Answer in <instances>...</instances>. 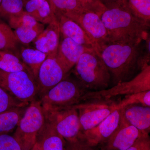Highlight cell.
I'll list each match as a JSON object with an SVG mask.
<instances>
[{"mask_svg": "<svg viewBox=\"0 0 150 150\" xmlns=\"http://www.w3.org/2000/svg\"><path fill=\"white\" fill-rule=\"evenodd\" d=\"M144 41L108 42L97 49L114 84L130 80L141 70Z\"/></svg>", "mask_w": 150, "mask_h": 150, "instance_id": "1", "label": "cell"}, {"mask_svg": "<svg viewBox=\"0 0 150 150\" xmlns=\"http://www.w3.org/2000/svg\"><path fill=\"white\" fill-rule=\"evenodd\" d=\"M99 16L107 30L108 42L145 40L149 35L150 25L134 15L125 1L106 7Z\"/></svg>", "mask_w": 150, "mask_h": 150, "instance_id": "2", "label": "cell"}, {"mask_svg": "<svg viewBox=\"0 0 150 150\" xmlns=\"http://www.w3.org/2000/svg\"><path fill=\"white\" fill-rule=\"evenodd\" d=\"M73 68L77 79L87 91L102 90L109 85L111 79L110 73L93 48L85 51Z\"/></svg>", "mask_w": 150, "mask_h": 150, "instance_id": "3", "label": "cell"}, {"mask_svg": "<svg viewBox=\"0 0 150 150\" xmlns=\"http://www.w3.org/2000/svg\"><path fill=\"white\" fill-rule=\"evenodd\" d=\"M88 91L77 79L68 75L40 97L43 112L65 109L80 103Z\"/></svg>", "mask_w": 150, "mask_h": 150, "instance_id": "4", "label": "cell"}, {"mask_svg": "<svg viewBox=\"0 0 150 150\" xmlns=\"http://www.w3.org/2000/svg\"><path fill=\"white\" fill-rule=\"evenodd\" d=\"M45 120L40 100H33L25 111L13 136L20 145L21 150H30L33 147Z\"/></svg>", "mask_w": 150, "mask_h": 150, "instance_id": "5", "label": "cell"}, {"mask_svg": "<svg viewBox=\"0 0 150 150\" xmlns=\"http://www.w3.org/2000/svg\"><path fill=\"white\" fill-rule=\"evenodd\" d=\"M0 87L22 102L29 103L38 94L37 81L28 71L8 72L0 70Z\"/></svg>", "mask_w": 150, "mask_h": 150, "instance_id": "6", "label": "cell"}, {"mask_svg": "<svg viewBox=\"0 0 150 150\" xmlns=\"http://www.w3.org/2000/svg\"><path fill=\"white\" fill-rule=\"evenodd\" d=\"M150 90V66L148 64L141 69L139 73L130 80L115 85L108 89L97 91H87L82 101L95 99H111L120 96L129 95Z\"/></svg>", "mask_w": 150, "mask_h": 150, "instance_id": "7", "label": "cell"}, {"mask_svg": "<svg viewBox=\"0 0 150 150\" xmlns=\"http://www.w3.org/2000/svg\"><path fill=\"white\" fill-rule=\"evenodd\" d=\"M112 100L95 99L80 103L74 106L76 108L82 133L97 126L115 110Z\"/></svg>", "mask_w": 150, "mask_h": 150, "instance_id": "8", "label": "cell"}, {"mask_svg": "<svg viewBox=\"0 0 150 150\" xmlns=\"http://www.w3.org/2000/svg\"><path fill=\"white\" fill-rule=\"evenodd\" d=\"M44 113L65 141H72L81 135L79 113L74 106Z\"/></svg>", "mask_w": 150, "mask_h": 150, "instance_id": "9", "label": "cell"}, {"mask_svg": "<svg viewBox=\"0 0 150 150\" xmlns=\"http://www.w3.org/2000/svg\"><path fill=\"white\" fill-rule=\"evenodd\" d=\"M7 22L19 42L24 46L32 43L45 28V25L38 22L25 11L11 18Z\"/></svg>", "mask_w": 150, "mask_h": 150, "instance_id": "10", "label": "cell"}, {"mask_svg": "<svg viewBox=\"0 0 150 150\" xmlns=\"http://www.w3.org/2000/svg\"><path fill=\"white\" fill-rule=\"evenodd\" d=\"M69 18L76 21L83 29L93 44L96 51L100 46L108 42L107 30L97 13L84 11Z\"/></svg>", "mask_w": 150, "mask_h": 150, "instance_id": "11", "label": "cell"}, {"mask_svg": "<svg viewBox=\"0 0 150 150\" xmlns=\"http://www.w3.org/2000/svg\"><path fill=\"white\" fill-rule=\"evenodd\" d=\"M144 132L130 125L121 115L117 129L107 140L97 146L98 150H126Z\"/></svg>", "mask_w": 150, "mask_h": 150, "instance_id": "12", "label": "cell"}, {"mask_svg": "<svg viewBox=\"0 0 150 150\" xmlns=\"http://www.w3.org/2000/svg\"><path fill=\"white\" fill-rule=\"evenodd\" d=\"M63 68L59 64L56 57L47 56L39 68L36 81L38 94L40 97L56 85L67 76Z\"/></svg>", "mask_w": 150, "mask_h": 150, "instance_id": "13", "label": "cell"}, {"mask_svg": "<svg viewBox=\"0 0 150 150\" xmlns=\"http://www.w3.org/2000/svg\"><path fill=\"white\" fill-rule=\"evenodd\" d=\"M121 115V109H115L98 125L82 133L81 136L91 146H98L107 140L117 129Z\"/></svg>", "mask_w": 150, "mask_h": 150, "instance_id": "14", "label": "cell"}, {"mask_svg": "<svg viewBox=\"0 0 150 150\" xmlns=\"http://www.w3.org/2000/svg\"><path fill=\"white\" fill-rule=\"evenodd\" d=\"M90 48H87L69 38L61 36L56 59L68 74L74 67L81 55Z\"/></svg>", "mask_w": 150, "mask_h": 150, "instance_id": "15", "label": "cell"}, {"mask_svg": "<svg viewBox=\"0 0 150 150\" xmlns=\"http://www.w3.org/2000/svg\"><path fill=\"white\" fill-rule=\"evenodd\" d=\"M60 38L59 22L56 19L48 24L32 43L34 48L45 53L47 56L56 57Z\"/></svg>", "mask_w": 150, "mask_h": 150, "instance_id": "16", "label": "cell"}, {"mask_svg": "<svg viewBox=\"0 0 150 150\" xmlns=\"http://www.w3.org/2000/svg\"><path fill=\"white\" fill-rule=\"evenodd\" d=\"M131 105L121 109V115L130 125L142 132L150 130V107Z\"/></svg>", "mask_w": 150, "mask_h": 150, "instance_id": "17", "label": "cell"}, {"mask_svg": "<svg viewBox=\"0 0 150 150\" xmlns=\"http://www.w3.org/2000/svg\"><path fill=\"white\" fill-rule=\"evenodd\" d=\"M56 19L59 22L61 36L68 38L78 44L95 50L84 30L76 21L64 16H60Z\"/></svg>", "mask_w": 150, "mask_h": 150, "instance_id": "18", "label": "cell"}, {"mask_svg": "<svg viewBox=\"0 0 150 150\" xmlns=\"http://www.w3.org/2000/svg\"><path fill=\"white\" fill-rule=\"evenodd\" d=\"M65 142L52 122L45 117L44 124L36 139V143L41 150H64Z\"/></svg>", "mask_w": 150, "mask_h": 150, "instance_id": "19", "label": "cell"}, {"mask_svg": "<svg viewBox=\"0 0 150 150\" xmlns=\"http://www.w3.org/2000/svg\"><path fill=\"white\" fill-rule=\"evenodd\" d=\"M23 9L37 21L48 24L57 19L48 0H23Z\"/></svg>", "mask_w": 150, "mask_h": 150, "instance_id": "20", "label": "cell"}, {"mask_svg": "<svg viewBox=\"0 0 150 150\" xmlns=\"http://www.w3.org/2000/svg\"><path fill=\"white\" fill-rule=\"evenodd\" d=\"M21 46L19 57L22 61L29 68L36 81L39 68L46 60L47 55L35 48Z\"/></svg>", "mask_w": 150, "mask_h": 150, "instance_id": "21", "label": "cell"}, {"mask_svg": "<svg viewBox=\"0 0 150 150\" xmlns=\"http://www.w3.org/2000/svg\"><path fill=\"white\" fill-rule=\"evenodd\" d=\"M21 46L13 30L7 23L0 18V50L9 51L19 57Z\"/></svg>", "mask_w": 150, "mask_h": 150, "instance_id": "22", "label": "cell"}, {"mask_svg": "<svg viewBox=\"0 0 150 150\" xmlns=\"http://www.w3.org/2000/svg\"><path fill=\"white\" fill-rule=\"evenodd\" d=\"M56 18L60 16L70 17L84 11L76 0H48Z\"/></svg>", "mask_w": 150, "mask_h": 150, "instance_id": "23", "label": "cell"}, {"mask_svg": "<svg viewBox=\"0 0 150 150\" xmlns=\"http://www.w3.org/2000/svg\"><path fill=\"white\" fill-rule=\"evenodd\" d=\"M23 107H17L0 113V134H8L16 127L23 116Z\"/></svg>", "mask_w": 150, "mask_h": 150, "instance_id": "24", "label": "cell"}, {"mask_svg": "<svg viewBox=\"0 0 150 150\" xmlns=\"http://www.w3.org/2000/svg\"><path fill=\"white\" fill-rule=\"evenodd\" d=\"M0 70L8 72L22 71L32 72L18 56L9 51L1 50H0Z\"/></svg>", "mask_w": 150, "mask_h": 150, "instance_id": "25", "label": "cell"}, {"mask_svg": "<svg viewBox=\"0 0 150 150\" xmlns=\"http://www.w3.org/2000/svg\"><path fill=\"white\" fill-rule=\"evenodd\" d=\"M125 2L134 15L150 25V0H125Z\"/></svg>", "mask_w": 150, "mask_h": 150, "instance_id": "26", "label": "cell"}, {"mask_svg": "<svg viewBox=\"0 0 150 150\" xmlns=\"http://www.w3.org/2000/svg\"><path fill=\"white\" fill-rule=\"evenodd\" d=\"M23 0H1L0 4V18L4 21L17 16L24 11Z\"/></svg>", "mask_w": 150, "mask_h": 150, "instance_id": "27", "label": "cell"}, {"mask_svg": "<svg viewBox=\"0 0 150 150\" xmlns=\"http://www.w3.org/2000/svg\"><path fill=\"white\" fill-rule=\"evenodd\" d=\"M134 104L150 107V90L126 96L118 102H115L114 109H121L128 105Z\"/></svg>", "mask_w": 150, "mask_h": 150, "instance_id": "28", "label": "cell"}, {"mask_svg": "<svg viewBox=\"0 0 150 150\" xmlns=\"http://www.w3.org/2000/svg\"><path fill=\"white\" fill-rule=\"evenodd\" d=\"M28 104L18 100L0 87V113L15 108L26 107Z\"/></svg>", "mask_w": 150, "mask_h": 150, "instance_id": "29", "label": "cell"}, {"mask_svg": "<svg viewBox=\"0 0 150 150\" xmlns=\"http://www.w3.org/2000/svg\"><path fill=\"white\" fill-rule=\"evenodd\" d=\"M64 150H98L97 147L89 144L81 136L76 139L66 141Z\"/></svg>", "mask_w": 150, "mask_h": 150, "instance_id": "30", "label": "cell"}, {"mask_svg": "<svg viewBox=\"0 0 150 150\" xmlns=\"http://www.w3.org/2000/svg\"><path fill=\"white\" fill-rule=\"evenodd\" d=\"M84 11L93 12L100 14L106 6L100 0H76Z\"/></svg>", "mask_w": 150, "mask_h": 150, "instance_id": "31", "label": "cell"}, {"mask_svg": "<svg viewBox=\"0 0 150 150\" xmlns=\"http://www.w3.org/2000/svg\"><path fill=\"white\" fill-rule=\"evenodd\" d=\"M0 150H21L20 145L13 136L0 134Z\"/></svg>", "mask_w": 150, "mask_h": 150, "instance_id": "32", "label": "cell"}, {"mask_svg": "<svg viewBox=\"0 0 150 150\" xmlns=\"http://www.w3.org/2000/svg\"><path fill=\"white\" fill-rule=\"evenodd\" d=\"M126 150H150L149 134L143 133L134 144Z\"/></svg>", "mask_w": 150, "mask_h": 150, "instance_id": "33", "label": "cell"}, {"mask_svg": "<svg viewBox=\"0 0 150 150\" xmlns=\"http://www.w3.org/2000/svg\"><path fill=\"white\" fill-rule=\"evenodd\" d=\"M106 7L124 2V0H100Z\"/></svg>", "mask_w": 150, "mask_h": 150, "instance_id": "34", "label": "cell"}, {"mask_svg": "<svg viewBox=\"0 0 150 150\" xmlns=\"http://www.w3.org/2000/svg\"><path fill=\"white\" fill-rule=\"evenodd\" d=\"M30 150H41V149L39 145L37 143H36L34 146H33V147Z\"/></svg>", "mask_w": 150, "mask_h": 150, "instance_id": "35", "label": "cell"}, {"mask_svg": "<svg viewBox=\"0 0 150 150\" xmlns=\"http://www.w3.org/2000/svg\"><path fill=\"white\" fill-rule=\"evenodd\" d=\"M1 0H0V4H1Z\"/></svg>", "mask_w": 150, "mask_h": 150, "instance_id": "36", "label": "cell"}, {"mask_svg": "<svg viewBox=\"0 0 150 150\" xmlns=\"http://www.w3.org/2000/svg\"></svg>", "mask_w": 150, "mask_h": 150, "instance_id": "37", "label": "cell"}]
</instances>
